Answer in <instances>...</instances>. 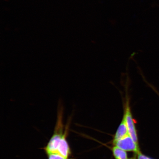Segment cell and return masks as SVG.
<instances>
[{
  "mask_svg": "<svg viewBox=\"0 0 159 159\" xmlns=\"http://www.w3.org/2000/svg\"><path fill=\"white\" fill-rule=\"evenodd\" d=\"M64 106L62 101H59L57 107V119L55 130L52 137L43 149L47 155L57 153L59 144L63 139L67 136L69 126V122L70 121L71 117L69 118L68 123L64 129L63 123Z\"/></svg>",
  "mask_w": 159,
  "mask_h": 159,
  "instance_id": "obj_1",
  "label": "cell"
},
{
  "mask_svg": "<svg viewBox=\"0 0 159 159\" xmlns=\"http://www.w3.org/2000/svg\"><path fill=\"white\" fill-rule=\"evenodd\" d=\"M125 95L123 99L124 117L128 129L129 134L137 144H139L138 133L136 126V122L133 117L130 104V97L128 94V85H125Z\"/></svg>",
  "mask_w": 159,
  "mask_h": 159,
  "instance_id": "obj_2",
  "label": "cell"
},
{
  "mask_svg": "<svg viewBox=\"0 0 159 159\" xmlns=\"http://www.w3.org/2000/svg\"><path fill=\"white\" fill-rule=\"evenodd\" d=\"M113 143L114 146L126 152H134L136 155L141 152L139 145L134 142L130 135Z\"/></svg>",
  "mask_w": 159,
  "mask_h": 159,
  "instance_id": "obj_3",
  "label": "cell"
},
{
  "mask_svg": "<svg viewBox=\"0 0 159 159\" xmlns=\"http://www.w3.org/2000/svg\"><path fill=\"white\" fill-rule=\"evenodd\" d=\"M129 135V134L128 127L125 119L123 117L122 121L115 134L113 142L120 140Z\"/></svg>",
  "mask_w": 159,
  "mask_h": 159,
  "instance_id": "obj_4",
  "label": "cell"
},
{
  "mask_svg": "<svg viewBox=\"0 0 159 159\" xmlns=\"http://www.w3.org/2000/svg\"><path fill=\"white\" fill-rule=\"evenodd\" d=\"M113 156L115 159H128V154L126 151L114 146L112 148Z\"/></svg>",
  "mask_w": 159,
  "mask_h": 159,
  "instance_id": "obj_5",
  "label": "cell"
},
{
  "mask_svg": "<svg viewBox=\"0 0 159 159\" xmlns=\"http://www.w3.org/2000/svg\"><path fill=\"white\" fill-rule=\"evenodd\" d=\"M48 159H67L62 156L57 154H53L47 156Z\"/></svg>",
  "mask_w": 159,
  "mask_h": 159,
  "instance_id": "obj_6",
  "label": "cell"
},
{
  "mask_svg": "<svg viewBox=\"0 0 159 159\" xmlns=\"http://www.w3.org/2000/svg\"><path fill=\"white\" fill-rule=\"evenodd\" d=\"M144 79V80L146 81V83H147V84H148L149 86H150L151 87V88H152L153 89V90L155 91V92H156L159 96V92H158V91L157 90V89L156 88H155V87L153 86V85L150 84V83H149L148 82H147V81H146V80H145V79Z\"/></svg>",
  "mask_w": 159,
  "mask_h": 159,
  "instance_id": "obj_7",
  "label": "cell"
},
{
  "mask_svg": "<svg viewBox=\"0 0 159 159\" xmlns=\"http://www.w3.org/2000/svg\"><path fill=\"white\" fill-rule=\"evenodd\" d=\"M136 156H135L134 157H132V158H129V159H138V158H136Z\"/></svg>",
  "mask_w": 159,
  "mask_h": 159,
  "instance_id": "obj_8",
  "label": "cell"
},
{
  "mask_svg": "<svg viewBox=\"0 0 159 159\" xmlns=\"http://www.w3.org/2000/svg\"><path fill=\"white\" fill-rule=\"evenodd\" d=\"M148 159H153V158L150 157V158H149Z\"/></svg>",
  "mask_w": 159,
  "mask_h": 159,
  "instance_id": "obj_9",
  "label": "cell"
}]
</instances>
